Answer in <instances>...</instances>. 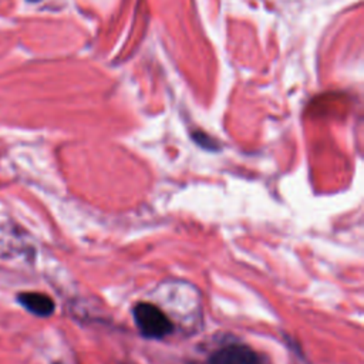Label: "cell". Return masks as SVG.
<instances>
[{"label": "cell", "instance_id": "6da1fadb", "mask_svg": "<svg viewBox=\"0 0 364 364\" xmlns=\"http://www.w3.org/2000/svg\"><path fill=\"white\" fill-rule=\"evenodd\" d=\"M132 316L136 327L145 337L162 338L173 330L169 317L152 303H138L132 310Z\"/></svg>", "mask_w": 364, "mask_h": 364}, {"label": "cell", "instance_id": "7a4b0ae2", "mask_svg": "<svg viewBox=\"0 0 364 364\" xmlns=\"http://www.w3.org/2000/svg\"><path fill=\"white\" fill-rule=\"evenodd\" d=\"M209 364H262V358L249 346L228 344L210 355Z\"/></svg>", "mask_w": 364, "mask_h": 364}, {"label": "cell", "instance_id": "3957f363", "mask_svg": "<svg viewBox=\"0 0 364 364\" xmlns=\"http://www.w3.org/2000/svg\"><path fill=\"white\" fill-rule=\"evenodd\" d=\"M17 301L30 313L40 316V317H47L51 316L55 304L53 299L44 293L38 291H23L17 294Z\"/></svg>", "mask_w": 364, "mask_h": 364}, {"label": "cell", "instance_id": "277c9868", "mask_svg": "<svg viewBox=\"0 0 364 364\" xmlns=\"http://www.w3.org/2000/svg\"><path fill=\"white\" fill-rule=\"evenodd\" d=\"M54 364H60V363H54Z\"/></svg>", "mask_w": 364, "mask_h": 364}]
</instances>
